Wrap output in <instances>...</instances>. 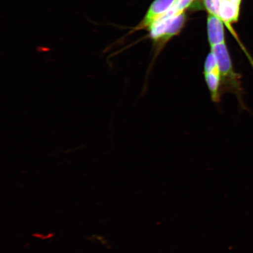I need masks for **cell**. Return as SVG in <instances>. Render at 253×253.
Masks as SVG:
<instances>
[{
	"label": "cell",
	"instance_id": "cell-7",
	"mask_svg": "<svg viewBox=\"0 0 253 253\" xmlns=\"http://www.w3.org/2000/svg\"><path fill=\"white\" fill-rule=\"evenodd\" d=\"M221 0H203L206 10L208 14H211L219 17V11Z\"/></svg>",
	"mask_w": 253,
	"mask_h": 253
},
{
	"label": "cell",
	"instance_id": "cell-5",
	"mask_svg": "<svg viewBox=\"0 0 253 253\" xmlns=\"http://www.w3.org/2000/svg\"><path fill=\"white\" fill-rule=\"evenodd\" d=\"M224 23L216 16L208 14L207 18L208 39L210 46L226 42Z\"/></svg>",
	"mask_w": 253,
	"mask_h": 253
},
{
	"label": "cell",
	"instance_id": "cell-6",
	"mask_svg": "<svg viewBox=\"0 0 253 253\" xmlns=\"http://www.w3.org/2000/svg\"><path fill=\"white\" fill-rule=\"evenodd\" d=\"M195 0H175L173 5L162 17L157 21L167 20L178 17L185 13V11L192 4ZM156 21V22H157Z\"/></svg>",
	"mask_w": 253,
	"mask_h": 253
},
{
	"label": "cell",
	"instance_id": "cell-3",
	"mask_svg": "<svg viewBox=\"0 0 253 253\" xmlns=\"http://www.w3.org/2000/svg\"><path fill=\"white\" fill-rule=\"evenodd\" d=\"M204 75L212 102L219 104L222 96V78L216 56L210 52L206 58Z\"/></svg>",
	"mask_w": 253,
	"mask_h": 253
},
{
	"label": "cell",
	"instance_id": "cell-8",
	"mask_svg": "<svg viewBox=\"0 0 253 253\" xmlns=\"http://www.w3.org/2000/svg\"><path fill=\"white\" fill-rule=\"evenodd\" d=\"M232 1L234 2L239 3V4H241L242 0H232Z\"/></svg>",
	"mask_w": 253,
	"mask_h": 253
},
{
	"label": "cell",
	"instance_id": "cell-1",
	"mask_svg": "<svg viewBox=\"0 0 253 253\" xmlns=\"http://www.w3.org/2000/svg\"><path fill=\"white\" fill-rule=\"evenodd\" d=\"M210 52L216 56L220 66L222 78L223 94L226 93L235 94L239 101L240 106L246 110V107L243 100L244 91L242 85V77L234 68L226 42L210 46Z\"/></svg>",
	"mask_w": 253,
	"mask_h": 253
},
{
	"label": "cell",
	"instance_id": "cell-2",
	"mask_svg": "<svg viewBox=\"0 0 253 253\" xmlns=\"http://www.w3.org/2000/svg\"><path fill=\"white\" fill-rule=\"evenodd\" d=\"M186 21L185 13L172 18L156 22L148 31L150 38L153 42L154 59L151 66H153L154 60L160 54L164 47L174 37L181 33Z\"/></svg>",
	"mask_w": 253,
	"mask_h": 253
},
{
	"label": "cell",
	"instance_id": "cell-4",
	"mask_svg": "<svg viewBox=\"0 0 253 253\" xmlns=\"http://www.w3.org/2000/svg\"><path fill=\"white\" fill-rule=\"evenodd\" d=\"M175 0H154L144 17L132 32L150 29V28L169 10Z\"/></svg>",
	"mask_w": 253,
	"mask_h": 253
}]
</instances>
